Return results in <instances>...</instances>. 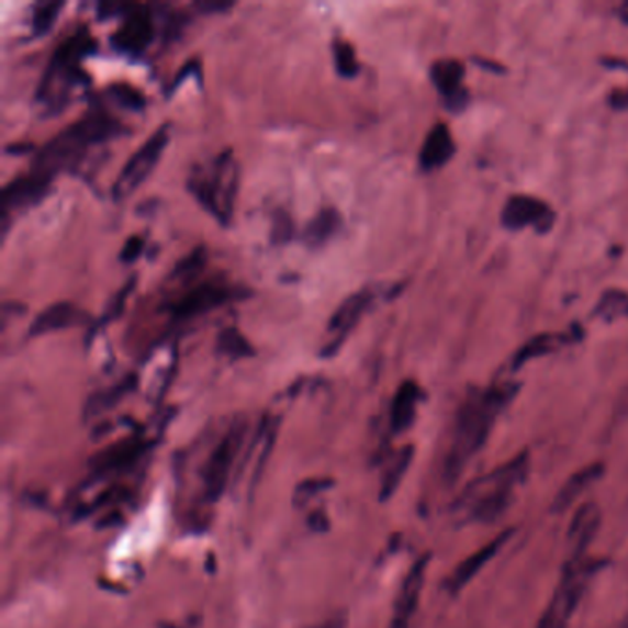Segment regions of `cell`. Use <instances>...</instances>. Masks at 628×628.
I'll list each match as a JSON object with an SVG mask.
<instances>
[{
    "label": "cell",
    "instance_id": "obj_1",
    "mask_svg": "<svg viewBox=\"0 0 628 628\" xmlns=\"http://www.w3.org/2000/svg\"><path fill=\"white\" fill-rule=\"evenodd\" d=\"M518 389V383H492L489 388L474 389L467 394L457 412L450 448L445 457L442 478L446 483L453 485L463 475L470 461L485 446L497 417L513 402Z\"/></svg>",
    "mask_w": 628,
    "mask_h": 628
},
{
    "label": "cell",
    "instance_id": "obj_2",
    "mask_svg": "<svg viewBox=\"0 0 628 628\" xmlns=\"http://www.w3.org/2000/svg\"><path fill=\"white\" fill-rule=\"evenodd\" d=\"M531 472V456L524 450L511 461L470 481L453 503L457 520L464 524H492L511 507L514 492L526 483Z\"/></svg>",
    "mask_w": 628,
    "mask_h": 628
},
{
    "label": "cell",
    "instance_id": "obj_3",
    "mask_svg": "<svg viewBox=\"0 0 628 628\" xmlns=\"http://www.w3.org/2000/svg\"><path fill=\"white\" fill-rule=\"evenodd\" d=\"M124 132L126 127L111 114L89 111L80 121L72 122L37 149L32 171L54 179L57 171L75 170V166L80 165L89 149L109 143L111 138L121 137Z\"/></svg>",
    "mask_w": 628,
    "mask_h": 628
},
{
    "label": "cell",
    "instance_id": "obj_4",
    "mask_svg": "<svg viewBox=\"0 0 628 628\" xmlns=\"http://www.w3.org/2000/svg\"><path fill=\"white\" fill-rule=\"evenodd\" d=\"M92 51L94 40L86 30L76 32L57 46L35 92V102L46 113H59L69 102L72 91L86 86L87 75L81 69V59Z\"/></svg>",
    "mask_w": 628,
    "mask_h": 628
},
{
    "label": "cell",
    "instance_id": "obj_5",
    "mask_svg": "<svg viewBox=\"0 0 628 628\" xmlns=\"http://www.w3.org/2000/svg\"><path fill=\"white\" fill-rule=\"evenodd\" d=\"M238 183L240 166L233 149H225L206 165L194 166L190 171L189 190L205 211L211 212L222 225H227L235 214Z\"/></svg>",
    "mask_w": 628,
    "mask_h": 628
},
{
    "label": "cell",
    "instance_id": "obj_6",
    "mask_svg": "<svg viewBox=\"0 0 628 628\" xmlns=\"http://www.w3.org/2000/svg\"><path fill=\"white\" fill-rule=\"evenodd\" d=\"M606 562L586 557H568L559 584L549 599L546 610L538 619L537 628H568L571 619L577 612L579 603L583 599L584 592L603 570Z\"/></svg>",
    "mask_w": 628,
    "mask_h": 628
},
{
    "label": "cell",
    "instance_id": "obj_7",
    "mask_svg": "<svg viewBox=\"0 0 628 628\" xmlns=\"http://www.w3.org/2000/svg\"><path fill=\"white\" fill-rule=\"evenodd\" d=\"M246 435V420L238 418L231 424V428L223 434L206 457L203 470H201V494L206 503H216L227 491L231 475L235 470L236 457L240 453Z\"/></svg>",
    "mask_w": 628,
    "mask_h": 628
},
{
    "label": "cell",
    "instance_id": "obj_8",
    "mask_svg": "<svg viewBox=\"0 0 628 628\" xmlns=\"http://www.w3.org/2000/svg\"><path fill=\"white\" fill-rule=\"evenodd\" d=\"M168 141H170V124H162V126L157 127L154 135L127 159L121 173L114 179L113 190H111L114 200H126L133 190H137L138 187L148 179L149 173L154 171L155 166L159 162L160 155H162L166 146H168Z\"/></svg>",
    "mask_w": 628,
    "mask_h": 628
},
{
    "label": "cell",
    "instance_id": "obj_9",
    "mask_svg": "<svg viewBox=\"0 0 628 628\" xmlns=\"http://www.w3.org/2000/svg\"><path fill=\"white\" fill-rule=\"evenodd\" d=\"M249 298V292L240 285H228L225 282H203L184 293L170 306L171 317L176 321H189L220 309L223 304L238 299Z\"/></svg>",
    "mask_w": 628,
    "mask_h": 628
},
{
    "label": "cell",
    "instance_id": "obj_10",
    "mask_svg": "<svg viewBox=\"0 0 628 628\" xmlns=\"http://www.w3.org/2000/svg\"><path fill=\"white\" fill-rule=\"evenodd\" d=\"M51 178L30 171L29 176H21L10 181L0 194V225L2 236H7L12 217L30 206L37 205L51 190Z\"/></svg>",
    "mask_w": 628,
    "mask_h": 628
},
{
    "label": "cell",
    "instance_id": "obj_11",
    "mask_svg": "<svg viewBox=\"0 0 628 628\" xmlns=\"http://www.w3.org/2000/svg\"><path fill=\"white\" fill-rule=\"evenodd\" d=\"M502 225L508 231L535 228L538 233H548L554 225V211L535 195L514 194L503 205Z\"/></svg>",
    "mask_w": 628,
    "mask_h": 628
},
{
    "label": "cell",
    "instance_id": "obj_12",
    "mask_svg": "<svg viewBox=\"0 0 628 628\" xmlns=\"http://www.w3.org/2000/svg\"><path fill=\"white\" fill-rule=\"evenodd\" d=\"M429 560L431 557L424 554L407 571L406 577L400 584L396 601H394L393 617H391L389 628H413V621L420 605L424 583H426Z\"/></svg>",
    "mask_w": 628,
    "mask_h": 628
},
{
    "label": "cell",
    "instance_id": "obj_13",
    "mask_svg": "<svg viewBox=\"0 0 628 628\" xmlns=\"http://www.w3.org/2000/svg\"><path fill=\"white\" fill-rule=\"evenodd\" d=\"M372 301H374V292L371 288H366L360 292L350 293L349 298L337 306L336 312L328 321V334H330L332 339L323 347L321 356L330 358V356L336 355L345 341V337L349 336L350 330L358 325V321L369 310Z\"/></svg>",
    "mask_w": 628,
    "mask_h": 628
},
{
    "label": "cell",
    "instance_id": "obj_14",
    "mask_svg": "<svg viewBox=\"0 0 628 628\" xmlns=\"http://www.w3.org/2000/svg\"><path fill=\"white\" fill-rule=\"evenodd\" d=\"M122 18L124 21L116 30V34L113 35V45L119 51L138 56L148 48L149 43L154 40V15L149 12V8L144 7V4H126Z\"/></svg>",
    "mask_w": 628,
    "mask_h": 628
},
{
    "label": "cell",
    "instance_id": "obj_15",
    "mask_svg": "<svg viewBox=\"0 0 628 628\" xmlns=\"http://www.w3.org/2000/svg\"><path fill=\"white\" fill-rule=\"evenodd\" d=\"M429 78L451 111H459L467 105L469 97H467V89L463 86L464 67L461 61H457V59L435 61L429 69Z\"/></svg>",
    "mask_w": 628,
    "mask_h": 628
},
{
    "label": "cell",
    "instance_id": "obj_16",
    "mask_svg": "<svg viewBox=\"0 0 628 628\" xmlns=\"http://www.w3.org/2000/svg\"><path fill=\"white\" fill-rule=\"evenodd\" d=\"M91 321L89 314L78 309L69 301H57V303L41 310L30 323L29 337L45 336L52 332L67 330L72 326H83Z\"/></svg>",
    "mask_w": 628,
    "mask_h": 628
},
{
    "label": "cell",
    "instance_id": "obj_17",
    "mask_svg": "<svg viewBox=\"0 0 628 628\" xmlns=\"http://www.w3.org/2000/svg\"><path fill=\"white\" fill-rule=\"evenodd\" d=\"M514 535V529H505V531L500 532L494 540L485 543L483 548L478 549L474 553L467 557V559L457 565L453 573H451L450 579L446 581V586L450 590L451 594H459L461 590L467 586V584L472 581V579L480 573L483 568H485L489 562H491L494 557H496L497 551L511 540Z\"/></svg>",
    "mask_w": 628,
    "mask_h": 628
},
{
    "label": "cell",
    "instance_id": "obj_18",
    "mask_svg": "<svg viewBox=\"0 0 628 628\" xmlns=\"http://www.w3.org/2000/svg\"><path fill=\"white\" fill-rule=\"evenodd\" d=\"M601 527V508L595 503H584L579 508L573 520H571L570 531H568V557H586L590 546L597 537Z\"/></svg>",
    "mask_w": 628,
    "mask_h": 628
},
{
    "label": "cell",
    "instance_id": "obj_19",
    "mask_svg": "<svg viewBox=\"0 0 628 628\" xmlns=\"http://www.w3.org/2000/svg\"><path fill=\"white\" fill-rule=\"evenodd\" d=\"M456 155V141L445 122L435 124L424 138L418 162L424 171L439 170Z\"/></svg>",
    "mask_w": 628,
    "mask_h": 628
},
{
    "label": "cell",
    "instance_id": "obj_20",
    "mask_svg": "<svg viewBox=\"0 0 628 628\" xmlns=\"http://www.w3.org/2000/svg\"><path fill=\"white\" fill-rule=\"evenodd\" d=\"M420 399H423V389L418 388V383L413 382V380H406L396 389L393 402H391V429H393V434H404L412 428V424L417 417Z\"/></svg>",
    "mask_w": 628,
    "mask_h": 628
},
{
    "label": "cell",
    "instance_id": "obj_21",
    "mask_svg": "<svg viewBox=\"0 0 628 628\" xmlns=\"http://www.w3.org/2000/svg\"><path fill=\"white\" fill-rule=\"evenodd\" d=\"M603 474H605V464L592 463L570 475L564 485L560 486L559 494L554 497L553 505H551L553 513L560 514L568 511L573 503L577 502L583 492L588 491L595 481H599L603 478Z\"/></svg>",
    "mask_w": 628,
    "mask_h": 628
},
{
    "label": "cell",
    "instance_id": "obj_22",
    "mask_svg": "<svg viewBox=\"0 0 628 628\" xmlns=\"http://www.w3.org/2000/svg\"><path fill=\"white\" fill-rule=\"evenodd\" d=\"M571 341L570 334L565 332H548V334H540V336L532 337L531 341H527L524 347H522L513 360L514 371H518L522 366H526L527 361L535 360V358H540V356L551 355L554 350L562 349L564 345Z\"/></svg>",
    "mask_w": 628,
    "mask_h": 628
},
{
    "label": "cell",
    "instance_id": "obj_23",
    "mask_svg": "<svg viewBox=\"0 0 628 628\" xmlns=\"http://www.w3.org/2000/svg\"><path fill=\"white\" fill-rule=\"evenodd\" d=\"M413 446H404L389 459L385 469H383L382 483H380V500L388 502L394 496V492L399 489L400 483L404 480L410 464L413 461Z\"/></svg>",
    "mask_w": 628,
    "mask_h": 628
},
{
    "label": "cell",
    "instance_id": "obj_24",
    "mask_svg": "<svg viewBox=\"0 0 628 628\" xmlns=\"http://www.w3.org/2000/svg\"><path fill=\"white\" fill-rule=\"evenodd\" d=\"M341 225V216L336 209L326 206L315 214L314 220L309 223V227L304 231V242L306 246L317 247L325 246L332 236L336 235L337 228Z\"/></svg>",
    "mask_w": 628,
    "mask_h": 628
},
{
    "label": "cell",
    "instance_id": "obj_25",
    "mask_svg": "<svg viewBox=\"0 0 628 628\" xmlns=\"http://www.w3.org/2000/svg\"><path fill=\"white\" fill-rule=\"evenodd\" d=\"M137 388V377L130 374L124 378L121 383H116L113 388L103 389L100 393L92 394L91 399L87 400L86 417H98L103 412H108L111 407L121 402L122 396L132 393L133 389Z\"/></svg>",
    "mask_w": 628,
    "mask_h": 628
},
{
    "label": "cell",
    "instance_id": "obj_26",
    "mask_svg": "<svg viewBox=\"0 0 628 628\" xmlns=\"http://www.w3.org/2000/svg\"><path fill=\"white\" fill-rule=\"evenodd\" d=\"M216 350L228 360H244L255 356L251 343L236 326H227L217 334Z\"/></svg>",
    "mask_w": 628,
    "mask_h": 628
},
{
    "label": "cell",
    "instance_id": "obj_27",
    "mask_svg": "<svg viewBox=\"0 0 628 628\" xmlns=\"http://www.w3.org/2000/svg\"><path fill=\"white\" fill-rule=\"evenodd\" d=\"M595 315L601 319L616 321L619 317H628V293L619 290H610L601 298L599 304L595 306Z\"/></svg>",
    "mask_w": 628,
    "mask_h": 628
},
{
    "label": "cell",
    "instance_id": "obj_28",
    "mask_svg": "<svg viewBox=\"0 0 628 628\" xmlns=\"http://www.w3.org/2000/svg\"><path fill=\"white\" fill-rule=\"evenodd\" d=\"M334 64H336L337 75L343 76V78H355L360 70V64L356 59L355 46L347 43V41L336 40L334 41Z\"/></svg>",
    "mask_w": 628,
    "mask_h": 628
},
{
    "label": "cell",
    "instance_id": "obj_29",
    "mask_svg": "<svg viewBox=\"0 0 628 628\" xmlns=\"http://www.w3.org/2000/svg\"><path fill=\"white\" fill-rule=\"evenodd\" d=\"M65 2H40L35 4L34 12H32V30L34 35H45L51 32L52 26L56 23L57 15L64 10Z\"/></svg>",
    "mask_w": 628,
    "mask_h": 628
},
{
    "label": "cell",
    "instance_id": "obj_30",
    "mask_svg": "<svg viewBox=\"0 0 628 628\" xmlns=\"http://www.w3.org/2000/svg\"><path fill=\"white\" fill-rule=\"evenodd\" d=\"M137 284V277H132V279H127L126 284L122 285L119 292L114 293V298L109 301L108 306L103 310V315L98 321L94 328H100L103 323H109V321L116 319L119 315L122 314V310H124V304H126L127 298H130V293L133 292V288Z\"/></svg>",
    "mask_w": 628,
    "mask_h": 628
},
{
    "label": "cell",
    "instance_id": "obj_31",
    "mask_svg": "<svg viewBox=\"0 0 628 628\" xmlns=\"http://www.w3.org/2000/svg\"><path fill=\"white\" fill-rule=\"evenodd\" d=\"M108 92L114 102L119 103L121 108L130 109V111H141L146 105L143 92L135 89V87L113 86L109 87Z\"/></svg>",
    "mask_w": 628,
    "mask_h": 628
},
{
    "label": "cell",
    "instance_id": "obj_32",
    "mask_svg": "<svg viewBox=\"0 0 628 628\" xmlns=\"http://www.w3.org/2000/svg\"><path fill=\"white\" fill-rule=\"evenodd\" d=\"M330 480H309L301 483V485L293 492V502L298 507H306L310 500H314L315 496H319L326 489H330Z\"/></svg>",
    "mask_w": 628,
    "mask_h": 628
},
{
    "label": "cell",
    "instance_id": "obj_33",
    "mask_svg": "<svg viewBox=\"0 0 628 628\" xmlns=\"http://www.w3.org/2000/svg\"><path fill=\"white\" fill-rule=\"evenodd\" d=\"M205 249H194L190 253L189 257H184L181 262L176 263L173 269V277L178 279H194L195 274L200 273L203 266H205Z\"/></svg>",
    "mask_w": 628,
    "mask_h": 628
},
{
    "label": "cell",
    "instance_id": "obj_34",
    "mask_svg": "<svg viewBox=\"0 0 628 628\" xmlns=\"http://www.w3.org/2000/svg\"><path fill=\"white\" fill-rule=\"evenodd\" d=\"M271 242L277 246H282L285 242L292 240L293 220L285 211H277L271 220Z\"/></svg>",
    "mask_w": 628,
    "mask_h": 628
},
{
    "label": "cell",
    "instance_id": "obj_35",
    "mask_svg": "<svg viewBox=\"0 0 628 628\" xmlns=\"http://www.w3.org/2000/svg\"><path fill=\"white\" fill-rule=\"evenodd\" d=\"M144 247H146V242L141 236L133 235L127 238L126 244L122 246L121 251V262L122 263H133L137 260L141 255H143Z\"/></svg>",
    "mask_w": 628,
    "mask_h": 628
},
{
    "label": "cell",
    "instance_id": "obj_36",
    "mask_svg": "<svg viewBox=\"0 0 628 628\" xmlns=\"http://www.w3.org/2000/svg\"><path fill=\"white\" fill-rule=\"evenodd\" d=\"M312 628H347V619H345V616L328 617V619Z\"/></svg>",
    "mask_w": 628,
    "mask_h": 628
},
{
    "label": "cell",
    "instance_id": "obj_37",
    "mask_svg": "<svg viewBox=\"0 0 628 628\" xmlns=\"http://www.w3.org/2000/svg\"><path fill=\"white\" fill-rule=\"evenodd\" d=\"M198 8L205 10V12H211V10L222 12V10H227V8H231V2H198Z\"/></svg>",
    "mask_w": 628,
    "mask_h": 628
},
{
    "label": "cell",
    "instance_id": "obj_38",
    "mask_svg": "<svg viewBox=\"0 0 628 628\" xmlns=\"http://www.w3.org/2000/svg\"><path fill=\"white\" fill-rule=\"evenodd\" d=\"M617 628H628V619H627V621L623 623L621 627H617Z\"/></svg>",
    "mask_w": 628,
    "mask_h": 628
}]
</instances>
